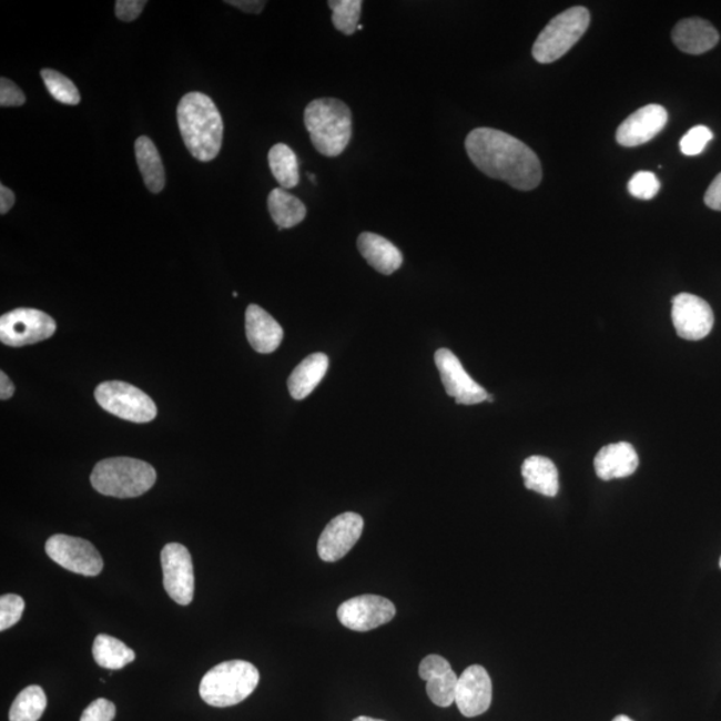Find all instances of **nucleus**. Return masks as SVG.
<instances>
[{"label": "nucleus", "mask_w": 721, "mask_h": 721, "mask_svg": "<svg viewBox=\"0 0 721 721\" xmlns=\"http://www.w3.org/2000/svg\"><path fill=\"white\" fill-rule=\"evenodd\" d=\"M55 331V321L49 314L30 307H19L0 318V341L8 346L21 347L41 343L50 338Z\"/></svg>", "instance_id": "obj_8"}, {"label": "nucleus", "mask_w": 721, "mask_h": 721, "mask_svg": "<svg viewBox=\"0 0 721 721\" xmlns=\"http://www.w3.org/2000/svg\"><path fill=\"white\" fill-rule=\"evenodd\" d=\"M305 128L314 149L325 156H338L352 140V111L343 101L321 98L307 104Z\"/></svg>", "instance_id": "obj_3"}, {"label": "nucleus", "mask_w": 721, "mask_h": 721, "mask_svg": "<svg viewBox=\"0 0 721 721\" xmlns=\"http://www.w3.org/2000/svg\"><path fill=\"white\" fill-rule=\"evenodd\" d=\"M90 480L101 495L131 498L153 488L156 471L152 465L135 458L114 457L98 463Z\"/></svg>", "instance_id": "obj_5"}, {"label": "nucleus", "mask_w": 721, "mask_h": 721, "mask_svg": "<svg viewBox=\"0 0 721 721\" xmlns=\"http://www.w3.org/2000/svg\"><path fill=\"white\" fill-rule=\"evenodd\" d=\"M16 388L14 385L10 382L8 375L4 372L0 373V398L6 402L14 395Z\"/></svg>", "instance_id": "obj_40"}, {"label": "nucleus", "mask_w": 721, "mask_h": 721, "mask_svg": "<svg viewBox=\"0 0 721 721\" xmlns=\"http://www.w3.org/2000/svg\"><path fill=\"white\" fill-rule=\"evenodd\" d=\"M135 156L144 185L154 194L161 193L165 187L166 176L159 149L155 148L154 142L148 136L138 138Z\"/></svg>", "instance_id": "obj_24"}, {"label": "nucleus", "mask_w": 721, "mask_h": 721, "mask_svg": "<svg viewBox=\"0 0 721 721\" xmlns=\"http://www.w3.org/2000/svg\"><path fill=\"white\" fill-rule=\"evenodd\" d=\"M329 358L324 353H314L306 357L287 379V388L294 399H304L323 382Z\"/></svg>", "instance_id": "obj_22"}, {"label": "nucleus", "mask_w": 721, "mask_h": 721, "mask_svg": "<svg viewBox=\"0 0 721 721\" xmlns=\"http://www.w3.org/2000/svg\"><path fill=\"white\" fill-rule=\"evenodd\" d=\"M353 721H384V720L373 719V718H368V717H359L357 719H354Z\"/></svg>", "instance_id": "obj_42"}, {"label": "nucleus", "mask_w": 721, "mask_h": 721, "mask_svg": "<svg viewBox=\"0 0 721 721\" xmlns=\"http://www.w3.org/2000/svg\"><path fill=\"white\" fill-rule=\"evenodd\" d=\"M309 180H311L313 183H316V179H314V175H313V174H309Z\"/></svg>", "instance_id": "obj_43"}, {"label": "nucleus", "mask_w": 721, "mask_h": 721, "mask_svg": "<svg viewBox=\"0 0 721 721\" xmlns=\"http://www.w3.org/2000/svg\"><path fill=\"white\" fill-rule=\"evenodd\" d=\"M521 475L527 489L547 497H555L559 494V471L549 458L528 457L522 464Z\"/></svg>", "instance_id": "obj_23"}, {"label": "nucleus", "mask_w": 721, "mask_h": 721, "mask_svg": "<svg viewBox=\"0 0 721 721\" xmlns=\"http://www.w3.org/2000/svg\"><path fill=\"white\" fill-rule=\"evenodd\" d=\"M176 120L182 140L195 160L209 162L220 154L224 121L212 98L199 91L186 94L176 109Z\"/></svg>", "instance_id": "obj_2"}, {"label": "nucleus", "mask_w": 721, "mask_h": 721, "mask_svg": "<svg viewBox=\"0 0 721 721\" xmlns=\"http://www.w3.org/2000/svg\"><path fill=\"white\" fill-rule=\"evenodd\" d=\"M358 30H359V31H360V30H364V26H363V24H359V26H358Z\"/></svg>", "instance_id": "obj_44"}, {"label": "nucleus", "mask_w": 721, "mask_h": 721, "mask_svg": "<svg viewBox=\"0 0 721 721\" xmlns=\"http://www.w3.org/2000/svg\"><path fill=\"white\" fill-rule=\"evenodd\" d=\"M672 39L686 54L700 55L719 43V32L710 22L700 18L683 19L673 29Z\"/></svg>", "instance_id": "obj_20"}, {"label": "nucleus", "mask_w": 721, "mask_h": 721, "mask_svg": "<svg viewBox=\"0 0 721 721\" xmlns=\"http://www.w3.org/2000/svg\"><path fill=\"white\" fill-rule=\"evenodd\" d=\"M45 552L58 566L82 576H98L103 560L98 549L88 540L68 535H55L45 542Z\"/></svg>", "instance_id": "obj_9"}, {"label": "nucleus", "mask_w": 721, "mask_h": 721, "mask_svg": "<svg viewBox=\"0 0 721 721\" xmlns=\"http://www.w3.org/2000/svg\"><path fill=\"white\" fill-rule=\"evenodd\" d=\"M26 102L23 91L8 78L0 80V106L2 108H18L22 106Z\"/></svg>", "instance_id": "obj_35"}, {"label": "nucleus", "mask_w": 721, "mask_h": 721, "mask_svg": "<svg viewBox=\"0 0 721 721\" xmlns=\"http://www.w3.org/2000/svg\"><path fill=\"white\" fill-rule=\"evenodd\" d=\"M418 672L426 681V693L433 704L448 708L455 703L458 678L447 659L429 654L419 664Z\"/></svg>", "instance_id": "obj_17"}, {"label": "nucleus", "mask_w": 721, "mask_h": 721, "mask_svg": "<svg viewBox=\"0 0 721 721\" xmlns=\"http://www.w3.org/2000/svg\"><path fill=\"white\" fill-rule=\"evenodd\" d=\"M115 713L114 703L106 699H97L83 711L80 721H113Z\"/></svg>", "instance_id": "obj_34"}, {"label": "nucleus", "mask_w": 721, "mask_h": 721, "mask_svg": "<svg viewBox=\"0 0 721 721\" xmlns=\"http://www.w3.org/2000/svg\"><path fill=\"white\" fill-rule=\"evenodd\" d=\"M327 4L333 11L334 28L345 35H353L358 30L363 2L360 0H337V2L331 0Z\"/></svg>", "instance_id": "obj_29"}, {"label": "nucleus", "mask_w": 721, "mask_h": 721, "mask_svg": "<svg viewBox=\"0 0 721 721\" xmlns=\"http://www.w3.org/2000/svg\"><path fill=\"white\" fill-rule=\"evenodd\" d=\"M48 707L42 687L30 686L18 694L10 708V721H38Z\"/></svg>", "instance_id": "obj_28"}, {"label": "nucleus", "mask_w": 721, "mask_h": 721, "mask_svg": "<svg viewBox=\"0 0 721 721\" xmlns=\"http://www.w3.org/2000/svg\"><path fill=\"white\" fill-rule=\"evenodd\" d=\"M245 325L248 344L255 352L273 353L284 339V329L258 305H248Z\"/></svg>", "instance_id": "obj_18"}, {"label": "nucleus", "mask_w": 721, "mask_h": 721, "mask_svg": "<svg viewBox=\"0 0 721 721\" xmlns=\"http://www.w3.org/2000/svg\"><path fill=\"white\" fill-rule=\"evenodd\" d=\"M668 122V113L660 104H648L634 111L622 122L616 133V141L626 148L640 146L654 136L666 128Z\"/></svg>", "instance_id": "obj_16"}, {"label": "nucleus", "mask_w": 721, "mask_h": 721, "mask_svg": "<svg viewBox=\"0 0 721 721\" xmlns=\"http://www.w3.org/2000/svg\"><path fill=\"white\" fill-rule=\"evenodd\" d=\"M638 468V451L628 443L609 444L595 457L596 475L605 481L631 476Z\"/></svg>", "instance_id": "obj_19"}, {"label": "nucleus", "mask_w": 721, "mask_h": 721, "mask_svg": "<svg viewBox=\"0 0 721 721\" xmlns=\"http://www.w3.org/2000/svg\"><path fill=\"white\" fill-rule=\"evenodd\" d=\"M364 530V519L346 512L327 524L318 540L321 560L334 562L343 559L356 546Z\"/></svg>", "instance_id": "obj_14"}, {"label": "nucleus", "mask_w": 721, "mask_h": 721, "mask_svg": "<svg viewBox=\"0 0 721 721\" xmlns=\"http://www.w3.org/2000/svg\"><path fill=\"white\" fill-rule=\"evenodd\" d=\"M628 190L634 199L652 200L659 193L660 182L653 173L639 172L629 181Z\"/></svg>", "instance_id": "obj_33"}, {"label": "nucleus", "mask_w": 721, "mask_h": 721, "mask_svg": "<svg viewBox=\"0 0 721 721\" xmlns=\"http://www.w3.org/2000/svg\"><path fill=\"white\" fill-rule=\"evenodd\" d=\"M491 680L481 666H470L458 678L456 701L465 718H476L487 712L491 704Z\"/></svg>", "instance_id": "obj_15"}, {"label": "nucleus", "mask_w": 721, "mask_h": 721, "mask_svg": "<svg viewBox=\"0 0 721 721\" xmlns=\"http://www.w3.org/2000/svg\"><path fill=\"white\" fill-rule=\"evenodd\" d=\"M672 321L680 338L699 341L711 333L714 316L707 301L694 294L680 293L672 301Z\"/></svg>", "instance_id": "obj_12"}, {"label": "nucleus", "mask_w": 721, "mask_h": 721, "mask_svg": "<svg viewBox=\"0 0 721 721\" xmlns=\"http://www.w3.org/2000/svg\"><path fill=\"white\" fill-rule=\"evenodd\" d=\"M712 131L707 126L693 128L681 138V153L688 156L699 155L704 152L708 142L712 141Z\"/></svg>", "instance_id": "obj_32"}, {"label": "nucleus", "mask_w": 721, "mask_h": 721, "mask_svg": "<svg viewBox=\"0 0 721 721\" xmlns=\"http://www.w3.org/2000/svg\"><path fill=\"white\" fill-rule=\"evenodd\" d=\"M465 149L475 166L490 179L507 182L521 192L540 185L541 162L534 150L504 131L489 128L470 131Z\"/></svg>", "instance_id": "obj_1"}, {"label": "nucleus", "mask_w": 721, "mask_h": 721, "mask_svg": "<svg viewBox=\"0 0 721 721\" xmlns=\"http://www.w3.org/2000/svg\"><path fill=\"white\" fill-rule=\"evenodd\" d=\"M41 75L45 88H48L49 93L55 101L70 104V106H75V104L81 102L80 91H78L74 82L69 80L68 77L51 69L42 70Z\"/></svg>", "instance_id": "obj_30"}, {"label": "nucleus", "mask_w": 721, "mask_h": 721, "mask_svg": "<svg viewBox=\"0 0 721 721\" xmlns=\"http://www.w3.org/2000/svg\"><path fill=\"white\" fill-rule=\"evenodd\" d=\"M146 4L148 2H143V0H118L115 2V16L120 21L133 22L141 16Z\"/></svg>", "instance_id": "obj_36"}, {"label": "nucleus", "mask_w": 721, "mask_h": 721, "mask_svg": "<svg viewBox=\"0 0 721 721\" xmlns=\"http://www.w3.org/2000/svg\"><path fill=\"white\" fill-rule=\"evenodd\" d=\"M268 166L282 189H293L299 183L298 159L285 143H277L268 152Z\"/></svg>", "instance_id": "obj_27"}, {"label": "nucleus", "mask_w": 721, "mask_h": 721, "mask_svg": "<svg viewBox=\"0 0 721 721\" xmlns=\"http://www.w3.org/2000/svg\"><path fill=\"white\" fill-rule=\"evenodd\" d=\"M341 624L357 632L388 624L396 616V607L383 596L363 595L343 602L337 609Z\"/></svg>", "instance_id": "obj_11"}, {"label": "nucleus", "mask_w": 721, "mask_h": 721, "mask_svg": "<svg viewBox=\"0 0 721 721\" xmlns=\"http://www.w3.org/2000/svg\"><path fill=\"white\" fill-rule=\"evenodd\" d=\"M16 194L4 185L0 186V213L8 214L16 203Z\"/></svg>", "instance_id": "obj_39"}, {"label": "nucleus", "mask_w": 721, "mask_h": 721, "mask_svg": "<svg viewBox=\"0 0 721 721\" xmlns=\"http://www.w3.org/2000/svg\"><path fill=\"white\" fill-rule=\"evenodd\" d=\"M357 246L360 255L378 273L390 275L403 265V253L382 235L363 233L358 237Z\"/></svg>", "instance_id": "obj_21"}, {"label": "nucleus", "mask_w": 721, "mask_h": 721, "mask_svg": "<svg viewBox=\"0 0 721 721\" xmlns=\"http://www.w3.org/2000/svg\"><path fill=\"white\" fill-rule=\"evenodd\" d=\"M104 410L128 422L144 424L156 417V406L146 393L122 382L103 383L94 393Z\"/></svg>", "instance_id": "obj_7"}, {"label": "nucleus", "mask_w": 721, "mask_h": 721, "mask_svg": "<svg viewBox=\"0 0 721 721\" xmlns=\"http://www.w3.org/2000/svg\"><path fill=\"white\" fill-rule=\"evenodd\" d=\"M24 600L18 595H6L0 598V631L16 626L24 612Z\"/></svg>", "instance_id": "obj_31"}, {"label": "nucleus", "mask_w": 721, "mask_h": 721, "mask_svg": "<svg viewBox=\"0 0 721 721\" xmlns=\"http://www.w3.org/2000/svg\"><path fill=\"white\" fill-rule=\"evenodd\" d=\"M226 3L247 12V14H260L266 6V2H258V0H229Z\"/></svg>", "instance_id": "obj_38"}, {"label": "nucleus", "mask_w": 721, "mask_h": 721, "mask_svg": "<svg viewBox=\"0 0 721 721\" xmlns=\"http://www.w3.org/2000/svg\"><path fill=\"white\" fill-rule=\"evenodd\" d=\"M267 207L275 225L280 229L297 226L307 214L304 203L282 187L274 189L268 194Z\"/></svg>", "instance_id": "obj_25"}, {"label": "nucleus", "mask_w": 721, "mask_h": 721, "mask_svg": "<svg viewBox=\"0 0 721 721\" xmlns=\"http://www.w3.org/2000/svg\"><path fill=\"white\" fill-rule=\"evenodd\" d=\"M589 23H591V16L581 6L561 12L536 39L532 49L534 58L542 64L559 61L586 34Z\"/></svg>", "instance_id": "obj_6"}, {"label": "nucleus", "mask_w": 721, "mask_h": 721, "mask_svg": "<svg viewBox=\"0 0 721 721\" xmlns=\"http://www.w3.org/2000/svg\"><path fill=\"white\" fill-rule=\"evenodd\" d=\"M705 205L721 212V173L713 180L704 195Z\"/></svg>", "instance_id": "obj_37"}, {"label": "nucleus", "mask_w": 721, "mask_h": 721, "mask_svg": "<svg viewBox=\"0 0 721 721\" xmlns=\"http://www.w3.org/2000/svg\"><path fill=\"white\" fill-rule=\"evenodd\" d=\"M435 360L445 390L456 399L457 404L476 405L487 402L488 392L468 375L454 353L449 349H438Z\"/></svg>", "instance_id": "obj_13"}, {"label": "nucleus", "mask_w": 721, "mask_h": 721, "mask_svg": "<svg viewBox=\"0 0 721 721\" xmlns=\"http://www.w3.org/2000/svg\"><path fill=\"white\" fill-rule=\"evenodd\" d=\"M163 587L176 605L189 606L194 598V568L192 555L182 544H167L162 549Z\"/></svg>", "instance_id": "obj_10"}, {"label": "nucleus", "mask_w": 721, "mask_h": 721, "mask_svg": "<svg viewBox=\"0 0 721 721\" xmlns=\"http://www.w3.org/2000/svg\"><path fill=\"white\" fill-rule=\"evenodd\" d=\"M93 657L98 666L116 671L133 663L135 652L113 636L100 634L94 641Z\"/></svg>", "instance_id": "obj_26"}, {"label": "nucleus", "mask_w": 721, "mask_h": 721, "mask_svg": "<svg viewBox=\"0 0 721 721\" xmlns=\"http://www.w3.org/2000/svg\"><path fill=\"white\" fill-rule=\"evenodd\" d=\"M612 721H633L631 718L626 717V714H619Z\"/></svg>", "instance_id": "obj_41"}, {"label": "nucleus", "mask_w": 721, "mask_h": 721, "mask_svg": "<svg viewBox=\"0 0 721 721\" xmlns=\"http://www.w3.org/2000/svg\"><path fill=\"white\" fill-rule=\"evenodd\" d=\"M720 568H721V559H720Z\"/></svg>", "instance_id": "obj_45"}, {"label": "nucleus", "mask_w": 721, "mask_h": 721, "mask_svg": "<svg viewBox=\"0 0 721 721\" xmlns=\"http://www.w3.org/2000/svg\"><path fill=\"white\" fill-rule=\"evenodd\" d=\"M260 683V672L244 660L225 661L203 677L200 694L206 704L225 708L244 701Z\"/></svg>", "instance_id": "obj_4"}]
</instances>
